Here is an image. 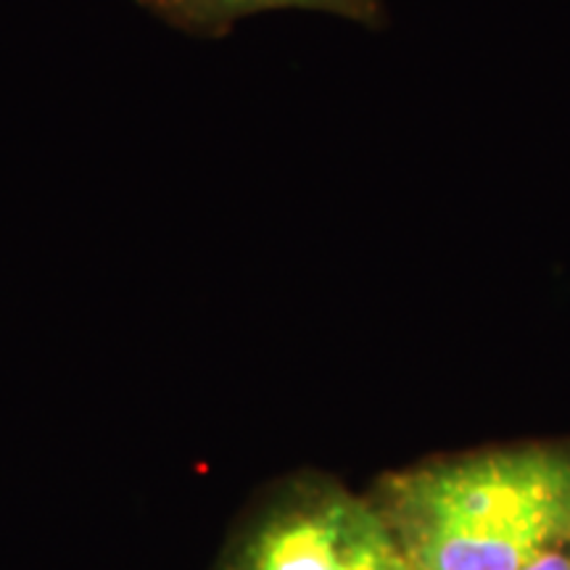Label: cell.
<instances>
[{"label": "cell", "instance_id": "obj_1", "mask_svg": "<svg viewBox=\"0 0 570 570\" xmlns=\"http://www.w3.org/2000/svg\"><path fill=\"white\" fill-rule=\"evenodd\" d=\"M370 499L415 570H520L570 541V441L420 462Z\"/></svg>", "mask_w": 570, "mask_h": 570}, {"label": "cell", "instance_id": "obj_2", "mask_svg": "<svg viewBox=\"0 0 570 570\" xmlns=\"http://www.w3.org/2000/svg\"><path fill=\"white\" fill-rule=\"evenodd\" d=\"M391 547L373 499L336 483H304L254 520L225 570H373Z\"/></svg>", "mask_w": 570, "mask_h": 570}, {"label": "cell", "instance_id": "obj_5", "mask_svg": "<svg viewBox=\"0 0 570 570\" xmlns=\"http://www.w3.org/2000/svg\"><path fill=\"white\" fill-rule=\"evenodd\" d=\"M373 570H415V568L410 566L407 558H404L402 550H399V544L394 541V547H391V550L375 562Z\"/></svg>", "mask_w": 570, "mask_h": 570}, {"label": "cell", "instance_id": "obj_3", "mask_svg": "<svg viewBox=\"0 0 570 570\" xmlns=\"http://www.w3.org/2000/svg\"><path fill=\"white\" fill-rule=\"evenodd\" d=\"M146 11L169 27L196 38H223L235 21L269 9H315L338 17L377 24L383 17L377 0H138Z\"/></svg>", "mask_w": 570, "mask_h": 570}, {"label": "cell", "instance_id": "obj_4", "mask_svg": "<svg viewBox=\"0 0 570 570\" xmlns=\"http://www.w3.org/2000/svg\"><path fill=\"white\" fill-rule=\"evenodd\" d=\"M520 570H570V541L562 547H554V550L539 554L537 560H531L529 566Z\"/></svg>", "mask_w": 570, "mask_h": 570}]
</instances>
